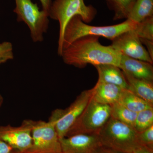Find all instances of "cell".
<instances>
[{
  "label": "cell",
  "instance_id": "obj_1",
  "mask_svg": "<svg viewBox=\"0 0 153 153\" xmlns=\"http://www.w3.org/2000/svg\"><path fill=\"white\" fill-rule=\"evenodd\" d=\"M99 38L86 36L76 39L62 50L60 56L63 62L79 68H84L88 64H111L119 67L120 53L110 45H102Z\"/></svg>",
  "mask_w": 153,
  "mask_h": 153
},
{
  "label": "cell",
  "instance_id": "obj_2",
  "mask_svg": "<svg viewBox=\"0 0 153 153\" xmlns=\"http://www.w3.org/2000/svg\"><path fill=\"white\" fill-rule=\"evenodd\" d=\"M97 14L96 9L91 5H86L84 0H55L49 9V16L59 24L57 53L63 50V36L67 24L73 17L79 16L84 23L92 22Z\"/></svg>",
  "mask_w": 153,
  "mask_h": 153
},
{
  "label": "cell",
  "instance_id": "obj_3",
  "mask_svg": "<svg viewBox=\"0 0 153 153\" xmlns=\"http://www.w3.org/2000/svg\"><path fill=\"white\" fill-rule=\"evenodd\" d=\"M102 146L122 153H133L140 145L134 128L111 117L97 134Z\"/></svg>",
  "mask_w": 153,
  "mask_h": 153
},
{
  "label": "cell",
  "instance_id": "obj_4",
  "mask_svg": "<svg viewBox=\"0 0 153 153\" xmlns=\"http://www.w3.org/2000/svg\"><path fill=\"white\" fill-rule=\"evenodd\" d=\"M137 24L128 19L118 25L106 26H94L88 25L79 16H75L70 20L66 26L64 36L63 49L76 39L86 36L103 37L112 41L124 33L135 27Z\"/></svg>",
  "mask_w": 153,
  "mask_h": 153
},
{
  "label": "cell",
  "instance_id": "obj_5",
  "mask_svg": "<svg viewBox=\"0 0 153 153\" xmlns=\"http://www.w3.org/2000/svg\"><path fill=\"white\" fill-rule=\"evenodd\" d=\"M110 117V106L98 103L91 98L66 137L77 134L97 135Z\"/></svg>",
  "mask_w": 153,
  "mask_h": 153
},
{
  "label": "cell",
  "instance_id": "obj_6",
  "mask_svg": "<svg viewBox=\"0 0 153 153\" xmlns=\"http://www.w3.org/2000/svg\"><path fill=\"white\" fill-rule=\"evenodd\" d=\"M14 12L19 22H24L30 30L31 38L34 42L44 41V34L49 28V14L40 10L37 4L31 0H15Z\"/></svg>",
  "mask_w": 153,
  "mask_h": 153
},
{
  "label": "cell",
  "instance_id": "obj_7",
  "mask_svg": "<svg viewBox=\"0 0 153 153\" xmlns=\"http://www.w3.org/2000/svg\"><path fill=\"white\" fill-rule=\"evenodd\" d=\"M32 143L23 153H62L60 139L51 122L31 120Z\"/></svg>",
  "mask_w": 153,
  "mask_h": 153
},
{
  "label": "cell",
  "instance_id": "obj_8",
  "mask_svg": "<svg viewBox=\"0 0 153 153\" xmlns=\"http://www.w3.org/2000/svg\"><path fill=\"white\" fill-rule=\"evenodd\" d=\"M92 89L82 91L76 100L65 109L53 111L49 118L55 126L60 139L66 137L72 126L82 114L92 98Z\"/></svg>",
  "mask_w": 153,
  "mask_h": 153
},
{
  "label": "cell",
  "instance_id": "obj_9",
  "mask_svg": "<svg viewBox=\"0 0 153 153\" xmlns=\"http://www.w3.org/2000/svg\"><path fill=\"white\" fill-rule=\"evenodd\" d=\"M111 41L110 46L121 55L153 64V60L134 29L124 32Z\"/></svg>",
  "mask_w": 153,
  "mask_h": 153
},
{
  "label": "cell",
  "instance_id": "obj_10",
  "mask_svg": "<svg viewBox=\"0 0 153 153\" xmlns=\"http://www.w3.org/2000/svg\"><path fill=\"white\" fill-rule=\"evenodd\" d=\"M0 139L13 149L25 152L32 143V127L30 120H25L19 126H0Z\"/></svg>",
  "mask_w": 153,
  "mask_h": 153
},
{
  "label": "cell",
  "instance_id": "obj_11",
  "mask_svg": "<svg viewBox=\"0 0 153 153\" xmlns=\"http://www.w3.org/2000/svg\"><path fill=\"white\" fill-rule=\"evenodd\" d=\"M62 153H94L102 146L97 134H77L60 139Z\"/></svg>",
  "mask_w": 153,
  "mask_h": 153
},
{
  "label": "cell",
  "instance_id": "obj_12",
  "mask_svg": "<svg viewBox=\"0 0 153 153\" xmlns=\"http://www.w3.org/2000/svg\"><path fill=\"white\" fill-rule=\"evenodd\" d=\"M119 68L125 74L153 82V64L121 55Z\"/></svg>",
  "mask_w": 153,
  "mask_h": 153
},
{
  "label": "cell",
  "instance_id": "obj_13",
  "mask_svg": "<svg viewBox=\"0 0 153 153\" xmlns=\"http://www.w3.org/2000/svg\"><path fill=\"white\" fill-rule=\"evenodd\" d=\"M91 89L94 100L110 105L118 101L124 89L114 84L97 81Z\"/></svg>",
  "mask_w": 153,
  "mask_h": 153
},
{
  "label": "cell",
  "instance_id": "obj_14",
  "mask_svg": "<svg viewBox=\"0 0 153 153\" xmlns=\"http://www.w3.org/2000/svg\"><path fill=\"white\" fill-rule=\"evenodd\" d=\"M94 66L98 72V81L114 84L124 89H128V85L123 71L119 67L111 64H102Z\"/></svg>",
  "mask_w": 153,
  "mask_h": 153
},
{
  "label": "cell",
  "instance_id": "obj_15",
  "mask_svg": "<svg viewBox=\"0 0 153 153\" xmlns=\"http://www.w3.org/2000/svg\"><path fill=\"white\" fill-rule=\"evenodd\" d=\"M123 73L128 89L153 107V82L135 78Z\"/></svg>",
  "mask_w": 153,
  "mask_h": 153
},
{
  "label": "cell",
  "instance_id": "obj_16",
  "mask_svg": "<svg viewBox=\"0 0 153 153\" xmlns=\"http://www.w3.org/2000/svg\"><path fill=\"white\" fill-rule=\"evenodd\" d=\"M117 102L130 110L137 113L147 108H153L128 89H124Z\"/></svg>",
  "mask_w": 153,
  "mask_h": 153
},
{
  "label": "cell",
  "instance_id": "obj_17",
  "mask_svg": "<svg viewBox=\"0 0 153 153\" xmlns=\"http://www.w3.org/2000/svg\"><path fill=\"white\" fill-rule=\"evenodd\" d=\"M153 16V0H136L128 18L135 24Z\"/></svg>",
  "mask_w": 153,
  "mask_h": 153
},
{
  "label": "cell",
  "instance_id": "obj_18",
  "mask_svg": "<svg viewBox=\"0 0 153 153\" xmlns=\"http://www.w3.org/2000/svg\"><path fill=\"white\" fill-rule=\"evenodd\" d=\"M136 0H105L108 7L114 13V21L126 19L129 15Z\"/></svg>",
  "mask_w": 153,
  "mask_h": 153
},
{
  "label": "cell",
  "instance_id": "obj_19",
  "mask_svg": "<svg viewBox=\"0 0 153 153\" xmlns=\"http://www.w3.org/2000/svg\"><path fill=\"white\" fill-rule=\"evenodd\" d=\"M110 106L111 117L134 128L137 113L130 110L118 102L111 105Z\"/></svg>",
  "mask_w": 153,
  "mask_h": 153
},
{
  "label": "cell",
  "instance_id": "obj_20",
  "mask_svg": "<svg viewBox=\"0 0 153 153\" xmlns=\"http://www.w3.org/2000/svg\"><path fill=\"white\" fill-rule=\"evenodd\" d=\"M153 126V108L137 113L134 128L137 132H141Z\"/></svg>",
  "mask_w": 153,
  "mask_h": 153
},
{
  "label": "cell",
  "instance_id": "obj_21",
  "mask_svg": "<svg viewBox=\"0 0 153 153\" xmlns=\"http://www.w3.org/2000/svg\"><path fill=\"white\" fill-rule=\"evenodd\" d=\"M134 30L140 39L153 41V16L137 24Z\"/></svg>",
  "mask_w": 153,
  "mask_h": 153
},
{
  "label": "cell",
  "instance_id": "obj_22",
  "mask_svg": "<svg viewBox=\"0 0 153 153\" xmlns=\"http://www.w3.org/2000/svg\"><path fill=\"white\" fill-rule=\"evenodd\" d=\"M14 58L12 43L4 41L0 43V65Z\"/></svg>",
  "mask_w": 153,
  "mask_h": 153
},
{
  "label": "cell",
  "instance_id": "obj_23",
  "mask_svg": "<svg viewBox=\"0 0 153 153\" xmlns=\"http://www.w3.org/2000/svg\"><path fill=\"white\" fill-rule=\"evenodd\" d=\"M138 140L140 146L153 149V126L138 133Z\"/></svg>",
  "mask_w": 153,
  "mask_h": 153
},
{
  "label": "cell",
  "instance_id": "obj_24",
  "mask_svg": "<svg viewBox=\"0 0 153 153\" xmlns=\"http://www.w3.org/2000/svg\"><path fill=\"white\" fill-rule=\"evenodd\" d=\"M140 41L143 45H144L146 48V49L153 60V41L144 39H140Z\"/></svg>",
  "mask_w": 153,
  "mask_h": 153
},
{
  "label": "cell",
  "instance_id": "obj_25",
  "mask_svg": "<svg viewBox=\"0 0 153 153\" xmlns=\"http://www.w3.org/2000/svg\"><path fill=\"white\" fill-rule=\"evenodd\" d=\"M13 149L10 146L0 139V153H10Z\"/></svg>",
  "mask_w": 153,
  "mask_h": 153
},
{
  "label": "cell",
  "instance_id": "obj_26",
  "mask_svg": "<svg viewBox=\"0 0 153 153\" xmlns=\"http://www.w3.org/2000/svg\"><path fill=\"white\" fill-rule=\"evenodd\" d=\"M133 153H153V149L144 146H140Z\"/></svg>",
  "mask_w": 153,
  "mask_h": 153
},
{
  "label": "cell",
  "instance_id": "obj_27",
  "mask_svg": "<svg viewBox=\"0 0 153 153\" xmlns=\"http://www.w3.org/2000/svg\"><path fill=\"white\" fill-rule=\"evenodd\" d=\"M40 1L42 5V10L49 14V9L52 4V0H40Z\"/></svg>",
  "mask_w": 153,
  "mask_h": 153
},
{
  "label": "cell",
  "instance_id": "obj_28",
  "mask_svg": "<svg viewBox=\"0 0 153 153\" xmlns=\"http://www.w3.org/2000/svg\"><path fill=\"white\" fill-rule=\"evenodd\" d=\"M94 153H122L116 152L108 148L101 146Z\"/></svg>",
  "mask_w": 153,
  "mask_h": 153
},
{
  "label": "cell",
  "instance_id": "obj_29",
  "mask_svg": "<svg viewBox=\"0 0 153 153\" xmlns=\"http://www.w3.org/2000/svg\"><path fill=\"white\" fill-rule=\"evenodd\" d=\"M3 102V98L2 95L0 94V107L1 106Z\"/></svg>",
  "mask_w": 153,
  "mask_h": 153
},
{
  "label": "cell",
  "instance_id": "obj_30",
  "mask_svg": "<svg viewBox=\"0 0 153 153\" xmlns=\"http://www.w3.org/2000/svg\"><path fill=\"white\" fill-rule=\"evenodd\" d=\"M10 153H21L19 151L13 149V150L11 151V152Z\"/></svg>",
  "mask_w": 153,
  "mask_h": 153
}]
</instances>
